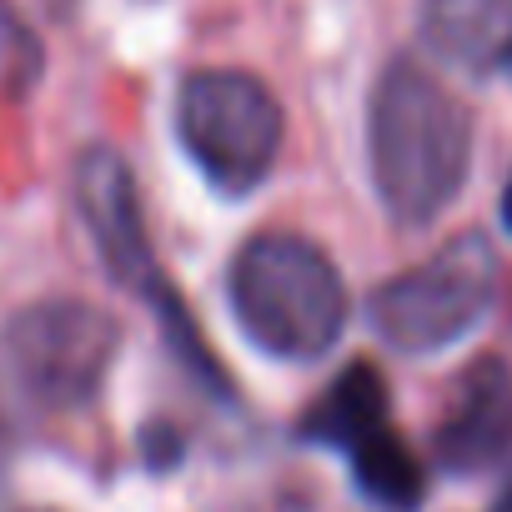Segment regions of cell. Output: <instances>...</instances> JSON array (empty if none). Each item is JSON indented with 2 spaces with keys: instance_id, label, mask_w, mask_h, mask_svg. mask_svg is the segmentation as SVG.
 I'll list each match as a JSON object with an SVG mask.
<instances>
[{
  "instance_id": "1",
  "label": "cell",
  "mask_w": 512,
  "mask_h": 512,
  "mask_svg": "<svg viewBox=\"0 0 512 512\" xmlns=\"http://www.w3.org/2000/svg\"><path fill=\"white\" fill-rule=\"evenodd\" d=\"M367 161L392 221L432 226L472 166L467 106L417 61H392L367 106Z\"/></svg>"
},
{
  "instance_id": "2",
  "label": "cell",
  "mask_w": 512,
  "mask_h": 512,
  "mask_svg": "<svg viewBox=\"0 0 512 512\" xmlns=\"http://www.w3.org/2000/svg\"><path fill=\"white\" fill-rule=\"evenodd\" d=\"M226 292L241 332L282 362H317L347 327L342 272L317 241L292 231H256L241 241Z\"/></svg>"
},
{
  "instance_id": "3",
  "label": "cell",
  "mask_w": 512,
  "mask_h": 512,
  "mask_svg": "<svg viewBox=\"0 0 512 512\" xmlns=\"http://www.w3.org/2000/svg\"><path fill=\"white\" fill-rule=\"evenodd\" d=\"M497 272L502 267H497V251L487 236L477 231L452 236L427 262H417L412 272L372 292V307H367L372 332L392 352H407V357L442 352L487 317L497 297Z\"/></svg>"
},
{
  "instance_id": "4",
  "label": "cell",
  "mask_w": 512,
  "mask_h": 512,
  "mask_svg": "<svg viewBox=\"0 0 512 512\" xmlns=\"http://www.w3.org/2000/svg\"><path fill=\"white\" fill-rule=\"evenodd\" d=\"M176 136L216 191L246 196L277 166L282 106L251 71H191L176 91Z\"/></svg>"
},
{
  "instance_id": "5",
  "label": "cell",
  "mask_w": 512,
  "mask_h": 512,
  "mask_svg": "<svg viewBox=\"0 0 512 512\" xmlns=\"http://www.w3.org/2000/svg\"><path fill=\"white\" fill-rule=\"evenodd\" d=\"M116 347V317L91 302H36L0 332V362L11 382L51 412L91 402L116 362Z\"/></svg>"
},
{
  "instance_id": "6",
  "label": "cell",
  "mask_w": 512,
  "mask_h": 512,
  "mask_svg": "<svg viewBox=\"0 0 512 512\" xmlns=\"http://www.w3.org/2000/svg\"><path fill=\"white\" fill-rule=\"evenodd\" d=\"M76 206H81V221L101 251L106 272L141 292V297H156L166 282L156 272V256H151V236H146V221H141V196H136V176L126 166L121 151L111 146H86L81 161H76Z\"/></svg>"
},
{
  "instance_id": "7",
  "label": "cell",
  "mask_w": 512,
  "mask_h": 512,
  "mask_svg": "<svg viewBox=\"0 0 512 512\" xmlns=\"http://www.w3.org/2000/svg\"><path fill=\"white\" fill-rule=\"evenodd\" d=\"M512 452V372L497 357H477L442 412L437 462L452 477L492 472Z\"/></svg>"
},
{
  "instance_id": "8",
  "label": "cell",
  "mask_w": 512,
  "mask_h": 512,
  "mask_svg": "<svg viewBox=\"0 0 512 512\" xmlns=\"http://www.w3.org/2000/svg\"><path fill=\"white\" fill-rule=\"evenodd\" d=\"M417 31L457 71L492 76L512 66V0H422Z\"/></svg>"
},
{
  "instance_id": "9",
  "label": "cell",
  "mask_w": 512,
  "mask_h": 512,
  "mask_svg": "<svg viewBox=\"0 0 512 512\" xmlns=\"http://www.w3.org/2000/svg\"><path fill=\"white\" fill-rule=\"evenodd\" d=\"M382 427H387V382H382V372L372 362H352L322 392V402L302 417V437L307 442L342 447V452H352L357 442H367Z\"/></svg>"
},
{
  "instance_id": "10",
  "label": "cell",
  "mask_w": 512,
  "mask_h": 512,
  "mask_svg": "<svg viewBox=\"0 0 512 512\" xmlns=\"http://www.w3.org/2000/svg\"><path fill=\"white\" fill-rule=\"evenodd\" d=\"M347 457H352L357 487H362L377 507H387V512H412V507L422 502V492H427V472H422L417 452H412L392 427L372 432V437L357 442Z\"/></svg>"
},
{
  "instance_id": "11",
  "label": "cell",
  "mask_w": 512,
  "mask_h": 512,
  "mask_svg": "<svg viewBox=\"0 0 512 512\" xmlns=\"http://www.w3.org/2000/svg\"><path fill=\"white\" fill-rule=\"evenodd\" d=\"M0 71H21L36 76V41L21 31V21L0 6Z\"/></svg>"
},
{
  "instance_id": "12",
  "label": "cell",
  "mask_w": 512,
  "mask_h": 512,
  "mask_svg": "<svg viewBox=\"0 0 512 512\" xmlns=\"http://www.w3.org/2000/svg\"><path fill=\"white\" fill-rule=\"evenodd\" d=\"M502 226L512 231V176H507V191H502Z\"/></svg>"
},
{
  "instance_id": "13",
  "label": "cell",
  "mask_w": 512,
  "mask_h": 512,
  "mask_svg": "<svg viewBox=\"0 0 512 512\" xmlns=\"http://www.w3.org/2000/svg\"><path fill=\"white\" fill-rule=\"evenodd\" d=\"M492 512H512V482L502 487V497H497V507H492Z\"/></svg>"
},
{
  "instance_id": "14",
  "label": "cell",
  "mask_w": 512,
  "mask_h": 512,
  "mask_svg": "<svg viewBox=\"0 0 512 512\" xmlns=\"http://www.w3.org/2000/svg\"><path fill=\"white\" fill-rule=\"evenodd\" d=\"M502 76H507V81H512V66H507V71H502Z\"/></svg>"
},
{
  "instance_id": "15",
  "label": "cell",
  "mask_w": 512,
  "mask_h": 512,
  "mask_svg": "<svg viewBox=\"0 0 512 512\" xmlns=\"http://www.w3.org/2000/svg\"><path fill=\"white\" fill-rule=\"evenodd\" d=\"M56 6H66V0H56Z\"/></svg>"
}]
</instances>
